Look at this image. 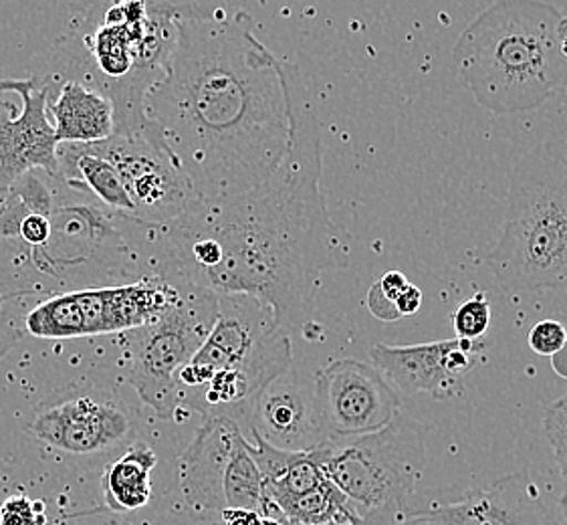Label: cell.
<instances>
[{"label": "cell", "instance_id": "cell-1", "mask_svg": "<svg viewBox=\"0 0 567 525\" xmlns=\"http://www.w3.org/2000/svg\"><path fill=\"white\" fill-rule=\"evenodd\" d=\"M291 140L279 168L245 195L193 203L162 227H142L152 274L216 297H249L279 330L313 313L329 271L352 265L353 239L329 215L321 191V124L297 65L281 61Z\"/></svg>", "mask_w": 567, "mask_h": 525}, {"label": "cell", "instance_id": "cell-2", "mask_svg": "<svg viewBox=\"0 0 567 525\" xmlns=\"http://www.w3.org/2000/svg\"><path fill=\"white\" fill-rule=\"evenodd\" d=\"M144 115L194 203L249 193L279 168L291 140L281 61L245 11L178 4L174 51Z\"/></svg>", "mask_w": 567, "mask_h": 525}, {"label": "cell", "instance_id": "cell-3", "mask_svg": "<svg viewBox=\"0 0 567 525\" xmlns=\"http://www.w3.org/2000/svg\"><path fill=\"white\" fill-rule=\"evenodd\" d=\"M564 14L542 0H501L466 27L453 69L481 107L493 114L537 110L567 95V59L557 29Z\"/></svg>", "mask_w": 567, "mask_h": 525}, {"label": "cell", "instance_id": "cell-4", "mask_svg": "<svg viewBox=\"0 0 567 525\" xmlns=\"http://www.w3.org/2000/svg\"><path fill=\"white\" fill-rule=\"evenodd\" d=\"M174 2H117L80 37H65L49 61L43 85L83 81L114 103L115 134L148 126L146 93L162 80L176 41Z\"/></svg>", "mask_w": 567, "mask_h": 525}, {"label": "cell", "instance_id": "cell-5", "mask_svg": "<svg viewBox=\"0 0 567 525\" xmlns=\"http://www.w3.org/2000/svg\"><path fill=\"white\" fill-rule=\"evenodd\" d=\"M485 262L507 294L567 289V142H545L515 162L503 230Z\"/></svg>", "mask_w": 567, "mask_h": 525}, {"label": "cell", "instance_id": "cell-6", "mask_svg": "<svg viewBox=\"0 0 567 525\" xmlns=\"http://www.w3.org/2000/svg\"><path fill=\"white\" fill-rule=\"evenodd\" d=\"M51 237L41 247L23 243H0L4 253L33 271L34 294L49 297L93 287L122 286L134 277V265L142 261V239H132L122 229L125 218L95 203L59 198L51 213Z\"/></svg>", "mask_w": 567, "mask_h": 525}, {"label": "cell", "instance_id": "cell-7", "mask_svg": "<svg viewBox=\"0 0 567 525\" xmlns=\"http://www.w3.org/2000/svg\"><path fill=\"white\" fill-rule=\"evenodd\" d=\"M319 467L360 517L386 515L400 524L412 505L426 465L424 426L398 412L382 431L333 439L313 451Z\"/></svg>", "mask_w": 567, "mask_h": 525}, {"label": "cell", "instance_id": "cell-8", "mask_svg": "<svg viewBox=\"0 0 567 525\" xmlns=\"http://www.w3.org/2000/svg\"><path fill=\"white\" fill-rule=\"evenodd\" d=\"M218 313L220 301L215 294L176 286V296L158 320L127 331L125 380L162 421L178 416L176 378L205 343Z\"/></svg>", "mask_w": 567, "mask_h": 525}, {"label": "cell", "instance_id": "cell-9", "mask_svg": "<svg viewBox=\"0 0 567 525\" xmlns=\"http://www.w3.org/2000/svg\"><path fill=\"white\" fill-rule=\"evenodd\" d=\"M176 286L144 275L122 286L93 287L47 297L24 316V330L43 340H78L140 330L168 308Z\"/></svg>", "mask_w": 567, "mask_h": 525}, {"label": "cell", "instance_id": "cell-10", "mask_svg": "<svg viewBox=\"0 0 567 525\" xmlns=\"http://www.w3.org/2000/svg\"><path fill=\"white\" fill-rule=\"evenodd\" d=\"M93 146L120 172L125 193L136 210L137 225H168L193 205L188 181L150 122L137 134H114Z\"/></svg>", "mask_w": 567, "mask_h": 525}, {"label": "cell", "instance_id": "cell-11", "mask_svg": "<svg viewBox=\"0 0 567 525\" xmlns=\"http://www.w3.org/2000/svg\"><path fill=\"white\" fill-rule=\"evenodd\" d=\"M27 431L61 453L97 455L124 445L132 414L114 390L73 384L39 402Z\"/></svg>", "mask_w": 567, "mask_h": 525}, {"label": "cell", "instance_id": "cell-12", "mask_svg": "<svg viewBox=\"0 0 567 525\" xmlns=\"http://www.w3.org/2000/svg\"><path fill=\"white\" fill-rule=\"evenodd\" d=\"M316 394L329 441L382 431L400 412L396 389L374 366L353 358L319 370Z\"/></svg>", "mask_w": 567, "mask_h": 525}, {"label": "cell", "instance_id": "cell-13", "mask_svg": "<svg viewBox=\"0 0 567 525\" xmlns=\"http://www.w3.org/2000/svg\"><path fill=\"white\" fill-rule=\"evenodd\" d=\"M41 81L0 80V184L31 171L58 176V136L47 114Z\"/></svg>", "mask_w": 567, "mask_h": 525}, {"label": "cell", "instance_id": "cell-14", "mask_svg": "<svg viewBox=\"0 0 567 525\" xmlns=\"http://www.w3.org/2000/svg\"><path fill=\"white\" fill-rule=\"evenodd\" d=\"M218 301L220 313L215 328L176 378L181 409L216 374L249 364L265 333L275 326L271 313L249 297H218Z\"/></svg>", "mask_w": 567, "mask_h": 525}, {"label": "cell", "instance_id": "cell-15", "mask_svg": "<svg viewBox=\"0 0 567 525\" xmlns=\"http://www.w3.org/2000/svg\"><path fill=\"white\" fill-rule=\"evenodd\" d=\"M259 436L285 453H311L329 443L316 394V377L289 368L262 390L250 412L247 439Z\"/></svg>", "mask_w": 567, "mask_h": 525}, {"label": "cell", "instance_id": "cell-16", "mask_svg": "<svg viewBox=\"0 0 567 525\" xmlns=\"http://www.w3.org/2000/svg\"><path fill=\"white\" fill-rule=\"evenodd\" d=\"M483 352V343L454 338L419 346L374 343L370 360L394 389L451 400L463 392V378Z\"/></svg>", "mask_w": 567, "mask_h": 525}, {"label": "cell", "instance_id": "cell-17", "mask_svg": "<svg viewBox=\"0 0 567 525\" xmlns=\"http://www.w3.org/2000/svg\"><path fill=\"white\" fill-rule=\"evenodd\" d=\"M400 525H556L527 471L511 473L454 502L412 509Z\"/></svg>", "mask_w": 567, "mask_h": 525}, {"label": "cell", "instance_id": "cell-18", "mask_svg": "<svg viewBox=\"0 0 567 525\" xmlns=\"http://www.w3.org/2000/svg\"><path fill=\"white\" fill-rule=\"evenodd\" d=\"M243 439L237 421L223 414L205 416L178 459L182 495L190 512L218 515L225 509V473Z\"/></svg>", "mask_w": 567, "mask_h": 525}, {"label": "cell", "instance_id": "cell-19", "mask_svg": "<svg viewBox=\"0 0 567 525\" xmlns=\"http://www.w3.org/2000/svg\"><path fill=\"white\" fill-rule=\"evenodd\" d=\"M49 92L47 114L58 144H97L115 134L114 103L83 81H61ZM53 87V85H47Z\"/></svg>", "mask_w": 567, "mask_h": 525}, {"label": "cell", "instance_id": "cell-20", "mask_svg": "<svg viewBox=\"0 0 567 525\" xmlns=\"http://www.w3.org/2000/svg\"><path fill=\"white\" fill-rule=\"evenodd\" d=\"M58 178L80 195H91L117 217L134 223V205L125 193L120 172L93 144H59Z\"/></svg>", "mask_w": 567, "mask_h": 525}, {"label": "cell", "instance_id": "cell-21", "mask_svg": "<svg viewBox=\"0 0 567 525\" xmlns=\"http://www.w3.org/2000/svg\"><path fill=\"white\" fill-rule=\"evenodd\" d=\"M158 465L156 451L137 441L125 449L124 455L112 461L102 475L105 507L114 514H132L152 500V473Z\"/></svg>", "mask_w": 567, "mask_h": 525}, {"label": "cell", "instance_id": "cell-22", "mask_svg": "<svg viewBox=\"0 0 567 525\" xmlns=\"http://www.w3.org/2000/svg\"><path fill=\"white\" fill-rule=\"evenodd\" d=\"M53 178L47 172L31 171L7 186V195L0 198V243L19 240L27 217H51L58 203Z\"/></svg>", "mask_w": 567, "mask_h": 525}, {"label": "cell", "instance_id": "cell-23", "mask_svg": "<svg viewBox=\"0 0 567 525\" xmlns=\"http://www.w3.org/2000/svg\"><path fill=\"white\" fill-rule=\"evenodd\" d=\"M225 509H245L261 514L265 505L261 471L249 453V439L245 436L225 473Z\"/></svg>", "mask_w": 567, "mask_h": 525}, {"label": "cell", "instance_id": "cell-24", "mask_svg": "<svg viewBox=\"0 0 567 525\" xmlns=\"http://www.w3.org/2000/svg\"><path fill=\"white\" fill-rule=\"evenodd\" d=\"M544 429L547 443L554 451L557 467L561 471V477L566 483L559 505H561V514H564V522L567 525V394L564 399L556 400L545 411Z\"/></svg>", "mask_w": 567, "mask_h": 525}, {"label": "cell", "instance_id": "cell-25", "mask_svg": "<svg viewBox=\"0 0 567 525\" xmlns=\"http://www.w3.org/2000/svg\"><path fill=\"white\" fill-rule=\"evenodd\" d=\"M451 320H453L454 333L458 340L478 342L491 326V303H488L487 297L478 294V296L466 299L458 308L454 309Z\"/></svg>", "mask_w": 567, "mask_h": 525}, {"label": "cell", "instance_id": "cell-26", "mask_svg": "<svg viewBox=\"0 0 567 525\" xmlns=\"http://www.w3.org/2000/svg\"><path fill=\"white\" fill-rule=\"evenodd\" d=\"M27 297L0 291V360L24 338V308Z\"/></svg>", "mask_w": 567, "mask_h": 525}, {"label": "cell", "instance_id": "cell-27", "mask_svg": "<svg viewBox=\"0 0 567 525\" xmlns=\"http://www.w3.org/2000/svg\"><path fill=\"white\" fill-rule=\"evenodd\" d=\"M527 342L535 354L551 356L557 354L567 342V331L564 323L556 320H542L535 323L534 328L527 333Z\"/></svg>", "mask_w": 567, "mask_h": 525}, {"label": "cell", "instance_id": "cell-28", "mask_svg": "<svg viewBox=\"0 0 567 525\" xmlns=\"http://www.w3.org/2000/svg\"><path fill=\"white\" fill-rule=\"evenodd\" d=\"M0 525H41V515L34 512L31 500L12 497L0 509Z\"/></svg>", "mask_w": 567, "mask_h": 525}, {"label": "cell", "instance_id": "cell-29", "mask_svg": "<svg viewBox=\"0 0 567 525\" xmlns=\"http://www.w3.org/2000/svg\"><path fill=\"white\" fill-rule=\"evenodd\" d=\"M51 237V220L43 215H31L21 227V237L19 243H23L24 247H41L45 245Z\"/></svg>", "mask_w": 567, "mask_h": 525}, {"label": "cell", "instance_id": "cell-30", "mask_svg": "<svg viewBox=\"0 0 567 525\" xmlns=\"http://www.w3.org/2000/svg\"><path fill=\"white\" fill-rule=\"evenodd\" d=\"M150 525H223L218 519V515L194 514V512H168V514L159 515L158 519H154Z\"/></svg>", "mask_w": 567, "mask_h": 525}, {"label": "cell", "instance_id": "cell-31", "mask_svg": "<svg viewBox=\"0 0 567 525\" xmlns=\"http://www.w3.org/2000/svg\"><path fill=\"white\" fill-rule=\"evenodd\" d=\"M409 286V279H406V275L400 274V271H388V274L382 275V279L380 281H375L374 287L380 291V296L388 299L390 303H394V308H396V299L404 289Z\"/></svg>", "mask_w": 567, "mask_h": 525}, {"label": "cell", "instance_id": "cell-32", "mask_svg": "<svg viewBox=\"0 0 567 525\" xmlns=\"http://www.w3.org/2000/svg\"><path fill=\"white\" fill-rule=\"evenodd\" d=\"M422 306V291L419 287L409 284L406 289L398 296L396 299V311L400 313V318H406V316H414Z\"/></svg>", "mask_w": 567, "mask_h": 525}, {"label": "cell", "instance_id": "cell-33", "mask_svg": "<svg viewBox=\"0 0 567 525\" xmlns=\"http://www.w3.org/2000/svg\"><path fill=\"white\" fill-rule=\"evenodd\" d=\"M284 525L299 524H293V522H287V519H285ZM353 525H400V522L394 519V517H386V515H374V517H363L362 522H358V524Z\"/></svg>", "mask_w": 567, "mask_h": 525}, {"label": "cell", "instance_id": "cell-34", "mask_svg": "<svg viewBox=\"0 0 567 525\" xmlns=\"http://www.w3.org/2000/svg\"><path fill=\"white\" fill-rule=\"evenodd\" d=\"M551 364L559 377L567 378V342L557 354L551 356Z\"/></svg>", "mask_w": 567, "mask_h": 525}, {"label": "cell", "instance_id": "cell-35", "mask_svg": "<svg viewBox=\"0 0 567 525\" xmlns=\"http://www.w3.org/2000/svg\"><path fill=\"white\" fill-rule=\"evenodd\" d=\"M557 39H559V49H561V55L567 59V17L561 19L559 29H557Z\"/></svg>", "mask_w": 567, "mask_h": 525}, {"label": "cell", "instance_id": "cell-36", "mask_svg": "<svg viewBox=\"0 0 567 525\" xmlns=\"http://www.w3.org/2000/svg\"><path fill=\"white\" fill-rule=\"evenodd\" d=\"M107 525H132L130 522H124V519H112V522H107Z\"/></svg>", "mask_w": 567, "mask_h": 525}]
</instances>
